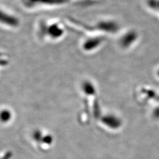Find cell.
Instances as JSON below:
<instances>
[{
	"label": "cell",
	"instance_id": "obj_1",
	"mask_svg": "<svg viewBox=\"0 0 159 159\" xmlns=\"http://www.w3.org/2000/svg\"><path fill=\"white\" fill-rule=\"evenodd\" d=\"M0 23L9 26L16 27L18 25L19 20L13 16H10L0 10Z\"/></svg>",
	"mask_w": 159,
	"mask_h": 159
},
{
	"label": "cell",
	"instance_id": "obj_2",
	"mask_svg": "<svg viewBox=\"0 0 159 159\" xmlns=\"http://www.w3.org/2000/svg\"><path fill=\"white\" fill-rule=\"evenodd\" d=\"M2 118L3 119V120H7V119L9 118V114L7 111L6 112H3L2 113V116H1Z\"/></svg>",
	"mask_w": 159,
	"mask_h": 159
}]
</instances>
